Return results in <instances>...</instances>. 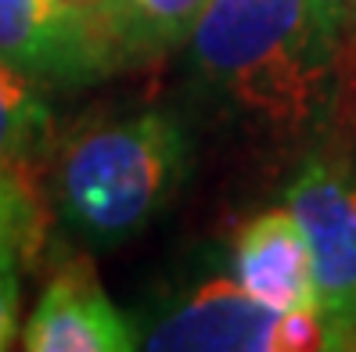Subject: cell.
<instances>
[{
    "mask_svg": "<svg viewBox=\"0 0 356 352\" xmlns=\"http://www.w3.org/2000/svg\"><path fill=\"white\" fill-rule=\"evenodd\" d=\"M234 280L274 313H321L309 241L288 205L252 216L238 231Z\"/></svg>",
    "mask_w": 356,
    "mask_h": 352,
    "instance_id": "obj_7",
    "label": "cell"
},
{
    "mask_svg": "<svg viewBox=\"0 0 356 352\" xmlns=\"http://www.w3.org/2000/svg\"><path fill=\"white\" fill-rule=\"evenodd\" d=\"M313 8H317L321 22L327 26L342 54V44L349 36H356V0H313Z\"/></svg>",
    "mask_w": 356,
    "mask_h": 352,
    "instance_id": "obj_12",
    "label": "cell"
},
{
    "mask_svg": "<svg viewBox=\"0 0 356 352\" xmlns=\"http://www.w3.org/2000/svg\"><path fill=\"white\" fill-rule=\"evenodd\" d=\"M187 44L209 87L270 130L309 126L339 90V44L313 0H213Z\"/></svg>",
    "mask_w": 356,
    "mask_h": 352,
    "instance_id": "obj_1",
    "label": "cell"
},
{
    "mask_svg": "<svg viewBox=\"0 0 356 352\" xmlns=\"http://www.w3.org/2000/svg\"><path fill=\"white\" fill-rule=\"evenodd\" d=\"M54 122L40 83L0 58V169L26 176L29 165L51 148Z\"/></svg>",
    "mask_w": 356,
    "mask_h": 352,
    "instance_id": "obj_8",
    "label": "cell"
},
{
    "mask_svg": "<svg viewBox=\"0 0 356 352\" xmlns=\"http://www.w3.org/2000/svg\"><path fill=\"white\" fill-rule=\"evenodd\" d=\"M0 58L36 83H90L127 61L104 15L65 0H0Z\"/></svg>",
    "mask_w": 356,
    "mask_h": 352,
    "instance_id": "obj_5",
    "label": "cell"
},
{
    "mask_svg": "<svg viewBox=\"0 0 356 352\" xmlns=\"http://www.w3.org/2000/svg\"><path fill=\"white\" fill-rule=\"evenodd\" d=\"M18 255L22 244L0 237V349L18 338Z\"/></svg>",
    "mask_w": 356,
    "mask_h": 352,
    "instance_id": "obj_11",
    "label": "cell"
},
{
    "mask_svg": "<svg viewBox=\"0 0 356 352\" xmlns=\"http://www.w3.org/2000/svg\"><path fill=\"white\" fill-rule=\"evenodd\" d=\"M137 330L101 287L87 255L61 262L22 330L29 352H130Z\"/></svg>",
    "mask_w": 356,
    "mask_h": 352,
    "instance_id": "obj_6",
    "label": "cell"
},
{
    "mask_svg": "<svg viewBox=\"0 0 356 352\" xmlns=\"http://www.w3.org/2000/svg\"><path fill=\"white\" fill-rule=\"evenodd\" d=\"M65 4L76 11H87V15H112L119 8V0H65Z\"/></svg>",
    "mask_w": 356,
    "mask_h": 352,
    "instance_id": "obj_13",
    "label": "cell"
},
{
    "mask_svg": "<svg viewBox=\"0 0 356 352\" xmlns=\"http://www.w3.org/2000/svg\"><path fill=\"white\" fill-rule=\"evenodd\" d=\"M317 280L327 349H356V180L327 158H309L288 187Z\"/></svg>",
    "mask_w": 356,
    "mask_h": 352,
    "instance_id": "obj_4",
    "label": "cell"
},
{
    "mask_svg": "<svg viewBox=\"0 0 356 352\" xmlns=\"http://www.w3.org/2000/svg\"><path fill=\"white\" fill-rule=\"evenodd\" d=\"M346 44H356V36H349V40H346ZM346 44H342V47H346Z\"/></svg>",
    "mask_w": 356,
    "mask_h": 352,
    "instance_id": "obj_14",
    "label": "cell"
},
{
    "mask_svg": "<svg viewBox=\"0 0 356 352\" xmlns=\"http://www.w3.org/2000/svg\"><path fill=\"white\" fill-rule=\"evenodd\" d=\"M40 231H44V223H40V212H36L29 176L0 169V237L18 241L22 252L29 255L40 244Z\"/></svg>",
    "mask_w": 356,
    "mask_h": 352,
    "instance_id": "obj_10",
    "label": "cell"
},
{
    "mask_svg": "<svg viewBox=\"0 0 356 352\" xmlns=\"http://www.w3.org/2000/svg\"><path fill=\"white\" fill-rule=\"evenodd\" d=\"M152 352H313L327 349L321 313H274L238 280L213 277L140 335Z\"/></svg>",
    "mask_w": 356,
    "mask_h": 352,
    "instance_id": "obj_3",
    "label": "cell"
},
{
    "mask_svg": "<svg viewBox=\"0 0 356 352\" xmlns=\"http://www.w3.org/2000/svg\"><path fill=\"white\" fill-rule=\"evenodd\" d=\"M187 173L184 130L165 112H140L76 133L54 165V201L90 241L137 234Z\"/></svg>",
    "mask_w": 356,
    "mask_h": 352,
    "instance_id": "obj_2",
    "label": "cell"
},
{
    "mask_svg": "<svg viewBox=\"0 0 356 352\" xmlns=\"http://www.w3.org/2000/svg\"><path fill=\"white\" fill-rule=\"evenodd\" d=\"M213 0H119L112 15L115 36L127 47V58H148L187 44Z\"/></svg>",
    "mask_w": 356,
    "mask_h": 352,
    "instance_id": "obj_9",
    "label": "cell"
}]
</instances>
